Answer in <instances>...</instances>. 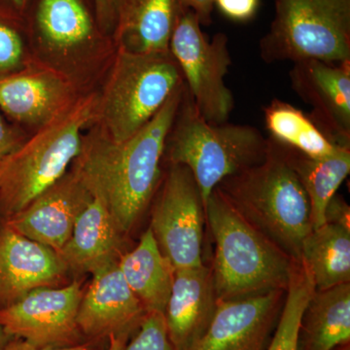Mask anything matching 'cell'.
I'll return each instance as SVG.
<instances>
[{"label":"cell","mask_w":350,"mask_h":350,"mask_svg":"<svg viewBox=\"0 0 350 350\" xmlns=\"http://www.w3.org/2000/svg\"><path fill=\"white\" fill-rule=\"evenodd\" d=\"M184 90L185 85L142 130L124 142H113L101 129L83 137L71 170L105 206L123 236L137 224L162 181L165 144Z\"/></svg>","instance_id":"1"},{"label":"cell","mask_w":350,"mask_h":350,"mask_svg":"<svg viewBox=\"0 0 350 350\" xmlns=\"http://www.w3.org/2000/svg\"><path fill=\"white\" fill-rule=\"evenodd\" d=\"M216 188L253 227L300 261L301 245L313 230L312 209L285 145L269 137L262 162Z\"/></svg>","instance_id":"2"},{"label":"cell","mask_w":350,"mask_h":350,"mask_svg":"<svg viewBox=\"0 0 350 350\" xmlns=\"http://www.w3.org/2000/svg\"><path fill=\"white\" fill-rule=\"evenodd\" d=\"M214 245L211 268L218 301L286 291L296 260L258 231L214 189L206 204Z\"/></svg>","instance_id":"3"},{"label":"cell","mask_w":350,"mask_h":350,"mask_svg":"<svg viewBox=\"0 0 350 350\" xmlns=\"http://www.w3.org/2000/svg\"><path fill=\"white\" fill-rule=\"evenodd\" d=\"M98 96L76 98L0 163V219L20 213L68 172L81 151L82 131L98 118Z\"/></svg>","instance_id":"4"},{"label":"cell","mask_w":350,"mask_h":350,"mask_svg":"<svg viewBox=\"0 0 350 350\" xmlns=\"http://www.w3.org/2000/svg\"><path fill=\"white\" fill-rule=\"evenodd\" d=\"M268 148L269 138L255 126L208 123L185 86L167 138L165 158L170 165L191 170L206 207L221 181L262 162Z\"/></svg>","instance_id":"5"},{"label":"cell","mask_w":350,"mask_h":350,"mask_svg":"<svg viewBox=\"0 0 350 350\" xmlns=\"http://www.w3.org/2000/svg\"><path fill=\"white\" fill-rule=\"evenodd\" d=\"M185 85L172 53H133L118 48L103 98L100 129L121 142L142 130Z\"/></svg>","instance_id":"6"},{"label":"cell","mask_w":350,"mask_h":350,"mask_svg":"<svg viewBox=\"0 0 350 350\" xmlns=\"http://www.w3.org/2000/svg\"><path fill=\"white\" fill-rule=\"evenodd\" d=\"M275 10L259 44L265 63L350 61V0H275Z\"/></svg>","instance_id":"7"},{"label":"cell","mask_w":350,"mask_h":350,"mask_svg":"<svg viewBox=\"0 0 350 350\" xmlns=\"http://www.w3.org/2000/svg\"><path fill=\"white\" fill-rule=\"evenodd\" d=\"M196 14L182 7L177 16L170 52L178 64L185 86L200 114L211 124L229 121L234 107L225 82L232 64L227 36L206 38Z\"/></svg>","instance_id":"8"},{"label":"cell","mask_w":350,"mask_h":350,"mask_svg":"<svg viewBox=\"0 0 350 350\" xmlns=\"http://www.w3.org/2000/svg\"><path fill=\"white\" fill-rule=\"evenodd\" d=\"M151 213L150 229L159 248L175 269L204 265L206 207L194 175L183 165H170Z\"/></svg>","instance_id":"9"},{"label":"cell","mask_w":350,"mask_h":350,"mask_svg":"<svg viewBox=\"0 0 350 350\" xmlns=\"http://www.w3.org/2000/svg\"><path fill=\"white\" fill-rule=\"evenodd\" d=\"M84 290L78 280L64 287L31 290L0 308V325L10 338L42 349L75 347L88 342L77 324Z\"/></svg>","instance_id":"10"},{"label":"cell","mask_w":350,"mask_h":350,"mask_svg":"<svg viewBox=\"0 0 350 350\" xmlns=\"http://www.w3.org/2000/svg\"><path fill=\"white\" fill-rule=\"evenodd\" d=\"M295 93L312 107L310 118L338 147L350 148V61L306 59L289 72Z\"/></svg>","instance_id":"11"},{"label":"cell","mask_w":350,"mask_h":350,"mask_svg":"<svg viewBox=\"0 0 350 350\" xmlns=\"http://www.w3.org/2000/svg\"><path fill=\"white\" fill-rule=\"evenodd\" d=\"M285 292L218 301L211 325L190 350H265L268 347Z\"/></svg>","instance_id":"12"},{"label":"cell","mask_w":350,"mask_h":350,"mask_svg":"<svg viewBox=\"0 0 350 350\" xmlns=\"http://www.w3.org/2000/svg\"><path fill=\"white\" fill-rule=\"evenodd\" d=\"M93 199L70 169L20 213L3 221L25 238L57 253L68 241L80 214Z\"/></svg>","instance_id":"13"},{"label":"cell","mask_w":350,"mask_h":350,"mask_svg":"<svg viewBox=\"0 0 350 350\" xmlns=\"http://www.w3.org/2000/svg\"><path fill=\"white\" fill-rule=\"evenodd\" d=\"M92 275L78 310L82 335L87 340L98 342L119 334L133 335L147 312L122 275L118 261L96 269Z\"/></svg>","instance_id":"14"},{"label":"cell","mask_w":350,"mask_h":350,"mask_svg":"<svg viewBox=\"0 0 350 350\" xmlns=\"http://www.w3.org/2000/svg\"><path fill=\"white\" fill-rule=\"evenodd\" d=\"M69 273L59 254L0 219V308L36 288L57 286Z\"/></svg>","instance_id":"15"},{"label":"cell","mask_w":350,"mask_h":350,"mask_svg":"<svg viewBox=\"0 0 350 350\" xmlns=\"http://www.w3.org/2000/svg\"><path fill=\"white\" fill-rule=\"evenodd\" d=\"M75 100L70 83L51 69L25 66L0 79V111L25 125L43 126Z\"/></svg>","instance_id":"16"},{"label":"cell","mask_w":350,"mask_h":350,"mask_svg":"<svg viewBox=\"0 0 350 350\" xmlns=\"http://www.w3.org/2000/svg\"><path fill=\"white\" fill-rule=\"evenodd\" d=\"M218 300L211 268L175 269L165 319L167 335L176 350H190L204 337L213 321Z\"/></svg>","instance_id":"17"},{"label":"cell","mask_w":350,"mask_h":350,"mask_svg":"<svg viewBox=\"0 0 350 350\" xmlns=\"http://www.w3.org/2000/svg\"><path fill=\"white\" fill-rule=\"evenodd\" d=\"M124 236L107 208L93 199L76 221L64 247L57 252L68 271L93 273L123 254Z\"/></svg>","instance_id":"18"},{"label":"cell","mask_w":350,"mask_h":350,"mask_svg":"<svg viewBox=\"0 0 350 350\" xmlns=\"http://www.w3.org/2000/svg\"><path fill=\"white\" fill-rule=\"evenodd\" d=\"M179 0H116L115 39L133 53L170 52Z\"/></svg>","instance_id":"19"},{"label":"cell","mask_w":350,"mask_h":350,"mask_svg":"<svg viewBox=\"0 0 350 350\" xmlns=\"http://www.w3.org/2000/svg\"><path fill=\"white\" fill-rule=\"evenodd\" d=\"M118 266L145 312L165 313L175 269L159 248L150 228L144 232L135 248L122 254Z\"/></svg>","instance_id":"20"},{"label":"cell","mask_w":350,"mask_h":350,"mask_svg":"<svg viewBox=\"0 0 350 350\" xmlns=\"http://www.w3.org/2000/svg\"><path fill=\"white\" fill-rule=\"evenodd\" d=\"M350 344V283L315 291L301 317L298 350H335Z\"/></svg>","instance_id":"21"},{"label":"cell","mask_w":350,"mask_h":350,"mask_svg":"<svg viewBox=\"0 0 350 350\" xmlns=\"http://www.w3.org/2000/svg\"><path fill=\"white\" fill-rule=\"evenodd\" d=\"M33 21L39 38L55 50L77 49L98 36V23L83 0H38Z\"/></svg>","instance_id":"22"},{"label":"cell","mask_w":350,"mask_h":350,"mask_svg":"<svg viewBox=\"0 0 350 350\" xmlns=\"http://www.w3.org/2000/svg\"><path fill=\"white\" fill-rule=\"evenodd\" d=\"M301 260L315 291L350 283V231L332 224L312 230L301 245Z\"/></svg>","instance_id":"23"},{"label":"cell","mask_w":350,"mask_h":350,"mask_svg":"<svg viewBox=\"0 0 350 350\" xmlns=\"http://www.w3.org/2000/svg\"><path fill=\"white\" fill-rule=\"evenodd\" d=\"M287 152L290 163L310 200L313 230L317 229L325 224L327 204L349 176L350 148L340 147L324 158H310L289 147Z\"/></svg>","instance_id":"24"},{"label":"cell","mask_w":350,"mask_h":350,"mask_svg":"<svg viewBox=\"0 0 350 350\" xmlns=\"http://www.w3.org/2000/svg\"><path fill=\"white\" fill-rule=\"evenodd\" d=\"M264 118L269 137L310 158H324L340 148L308 115L285 101L278 98L271 101L264 107Z\"/></svg>","instance_id":"25"},{"label":"cell","mask_w":350,"mask_h":350,"mask_svg":"<svg viewBox=\"0 0 350 350\" xmlns=\"http://www.w3.org/2000/svg\"><path fill=\"white\" fill-rule=\"evenodd\" d=\"M314 292L312 278L305 262H296L278 323L265 350H298L301 317Z\"/></svg>","instance_id":"26"},{"label":"cell","mask_w":350,"mask_h":350,"mask_svg":"<svg viewBox=\"0 0 350 350\" xmlns=\"http://www.w3.org/2000/svg\"><path fill=\"white\" fill-rule=\"evenodd\" d=\"M25 19L0 11V79L25 66Z\"/></svg>","instance_id":"27"},{"label":"cell","mask_w":350,"mask_h":350,"mask_svg":"<svg viewBox=\"0 0 350 350\" xmlns=\"http://www.w3.org/2000/svg\"><path fill=\"white\" fill-rule=\"evenodd\" d=\"M125 350H176L167 335L163 313L147 312Z\"/></svg>","instance_id":"28"},{"label":"cell","mask_w":350,"mask_h":350,"mask_svg":"<svg viewBox=\"0 0 350 350\" xmlns=\"http://www.w3.org/2000/svg\"><path fill=\"white\" fill-rule=\"evenodd\" d=\"M220 12L236 22H246L254 17L259 0H215Z\"/></svg>","instance_id":"29"},{"label":"cell","mask_w":350,"mask_h":350,"mask_svg":"<svg viewBox=\"0 0 350 350\" xmlns=\"http://www.w3.org/2000/svg\"><path fill=\"white\" fill-rule=\"evenodd\" d=\"M325 224L340 226L350 231V208L344 198L338 194L332 197L324 211Z\"/></svg>","instance_id":"30"},{"label":"cell","mask_w":350,"mask_h":350,"mask_svg":"<svg viewBox=\"0 0 350 350\" xmlns=\"http://www.w3.org/2000/svg\"><path fill=\"white\" fill-rule=\"evenodd\" d=\"M23 142L19 133L7 123L0 111V163Z\"/></svg>","instance_id":"31"},{"label":"cell","mask_w":350,"mask_h":350,"mask_svg":"<svg viewBox=\"0 0 350 350\" xmlns=\"http://www.w3.org/2000/svg\"><path fill=\"white\" fill-rule=\"evenodd\" d=\"M96 20L103 31L114 29L116 18V0H94Z\"/></svg>","instance_id":"32"},{"label":"cell","mask_w":350,"mask_h":350,"mask_svg":"<svg viewBox=\"0 0 350 350\" xmlns=\"http://www.w3.org/2000/svg\"><path fill=\"white\" fill-rule=\"evenodd\" d=\"M98 340H88L84 344L61 349H42L25 342L22 338H11L0 350H98Z\"/></svg>","instance_id":"33"},{"label":"cell","mask_w":350,"mask_h":350,"mask_svg":"<svg viewBox=\"0 0 350 350\" xmlns=\"http://www.w3.org/2000/svg\"><path fill=\"white\" fill-rule=\"evenodd\" d=\"M181 5L190 9L196 14L200 25H208L213 22L211 14L215 0H179Z\"/></svg>","instance_id":"34"},{"label":"cell","mask_w":350,"mask_h":350,"mask_svg":"<svg viewBox=\"0 0 350 350\" xmlns=\"http://www.w3.org/2000/svg\"><path fill=\"white\" fill-rule=\"evenodd\" d=\"M1 1L11 12L25 19V13L29 9L31 0H1Z\"/></svg>","instance_id":"35"},{"label":"cell","mask_w":350,"mask_h":350,"mask_svg":"<svg viewBox=\"0 0 350 350\" xmlns=\"http://www.w3.org/2000/svg\"><path fill=\"white\" fill-rule=\"evenodd\" d=\"M131 336L133 335L128 333L111 336L108 338L109 342H108L107 349L105 350H125L126 345Z\"/></svg>","instance_id":"36"},{"label":"cell","mask_w":350,"mask_h":350,"mask_svg":"<svg viewBox=\"0 0 350 350\" xmlns=\"http://www.w3.org/2000/svg\"><path fill=\"white\" fill-rule=\"evenodd\" d=\"M10 337H9L8 335L4 332L3 328H2V326L0 325V349H1L2 347H3L4 345L6 344L7 342H8L9 340H10Z\"/></svg>","instance_id":"37"},{"label":"cell","mask_w":350,"mask_h":350,"mask_svg":"<svg viewBox=\"0 0 350 350\" xmlns=\"http://www.w3.org/2000/svg\"><path fill=\"white\" fill-rule=\"evenodd\" d=\"M0 11H2V12H10V13H13V12H11L10 10H8V9L6 8L5 6H4V4L2 3V1L1 0H0ZM14 14V13H13ZM16 15V14H15Z\"/></svg>","instance_id":"38"},{"label":"cell","mask_w":350,"mask_h":350,"mask_svg":"<svg viewBox=\"0 0 350 350\" xmlns=\"http://www.w3.org/2000/svg\"><path fill=\"white\" fill-rule=\"evenodd\" d=\"M335 350H350V344L342 345V347H338Z\"/></svg>","instance_id":"39"}]
</instances>
